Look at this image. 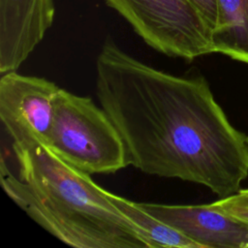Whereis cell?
<instances>
[{
    "label": "cell",
    "mask_w": 248,
    "mask_h": 248,
    "mask_svg": "<svg viewBox=\"0 0 248 248\" xmlns=\"http://www.w3.org/2000/svg\"><path fill=\"white\" fill-rule=\"evenodd\" d=\"M202 248H248V223L209 204L169 205L137 202Z\"/></svg>",
    "instance_id": "obj_6"
},
{
    "label": "cell",
    "mask_w": 248,
    "mask_h": 248,
    "mask_svg": "<svg viewBox=\"0 0 248 248\" xmlns=\"http://www.w3.org/2000/svg\"><path fill=\"white\" fill-rule=\"evenodd\" d=\"M210 204L212 206L222 210L223 212H225L227 214H230L237 219H240V220L248 223V206L232 203V202H228L225 198H223L217 202H214Z\"/></svg>",
    "instance_id": "obj_10"
},
{
    "label": "cell",
    "mask_w": 248,
    "mask_h": 248,
    "mask_svg": "<svg viewBox=\"0 0 248 248\" xmlns=\"http://www.w3.org/2000/svg\"><path fill=\"white\" fill-rule=\"evenodd\" d=\"M152 48L188 61L214 52L213 30L192 0H106Z\"/></svg>",
    "instance_id": "obj_4"
},
{
    "label": "cell",
    "mask_w": 248,
    "mask_h": 248,
    "mask_svg": "<svg viewBox=\"0 0 248 248\" xmlns=\"http://www.w3.org/2000/svg\"><path fill=\"white\" fill-rule=\"evenodd\" d=\"M225 199L232 203L248 206V189L238 190V192H236L234 195H232Z\"/></svg>",
    "instance_id": "obj_12"
},
{
    "label": "cell",
    "mask_w": 248,
    "mask_h": 248,
    "mask_svg": "<svg viewBox=\"0 0 248 248\" xmlns=\"http://www.w3.org/2000/svg\"><path fill=\"white\" fill-rule=\"evenodd\" d=\"M214 52L248 64V0H217Z\"/></svg>",
    "instance_id": "obj_8"
},
{
    "label": "cell",
    "mask_w": 248,
    "mask_h": 248,
    "mask_svg": "<svg viewBox=\"0 0 248 248\" xmlns=\"http://www.w3.org/2000/svg\"><path fill=\"white\" fill-rule=\"evenodd\" d=\"M108 196L124 214L146 232L153 248H202L196 241L140 208L137 202L110 192H108Z\"/></svg>",
    "instance_id": "obj_9"
},
{
    "label": "cell",
    "mask_w": 248,
    "mask_h": 248,
    "mask_svg": "<svg viewBox=\"0 0 248 248\" xmlns=\"http://www.w3.org/2000/svg\"><path fill=\"white\" fill-rule=\"evenodd\" d=\"M60 88L46 78L10 71L0 79V118L13 140L26 136L46 141Z\"/></svg>",
    "instance_id": "obj_5"
},
{
    "label": "cell",
    "mask_w": 248,
    "mask_h": 248,
    "mask_svg": "<svg viewBox=\"0 0 248 248\" xmlns=\"http://www.w3.org/2000/svg\"><path fill=\"white\" fill-rule=\"evenodd\" d=\"M45 142L67 164L89 175L113 173L129 165L122 138L103 108L62 88Z\"/></svg>",
    "instance_id": "obj_3"
},
{
    "label": "cell",
    "mask_w": 248,
    "mask_h": 248,
    "mask_svg": "<svg viewBox=\"0 0 248 248\" xmlns=\"http://www.w3.org/2000/svg\"><path fill=\"white\" fill-rule=\"evenodd\" d=\"M96 90L129 165L202 184L221 199L238 192L248 175V137L230 123L203 77L157 70L108 39L96 60Z\"/></svg>",
    "instance_id": "obj_1"
},
{
    "label": "cell",
    "mask_w": 248,
    "mask_h": 248,
    "mask_svg": "<svg viewBox=\"0 0 248 248\" xmlns=\"http://www.w3.org/2000/svg\"><path fill=\"white\" fill-rule=\"evenodd\" d=\"M204 18L207 20L212 30L217 22V0H192Z\"/></svg>",
    "instance_id": "obj_11"
},
{
    "label": "cell",
    "mask_w": 248,
    "mask_h": 248,
    "mask_svg": "<svg viewBox=\"0 0 248 248\" xmlns=\"http://www.w3.org/2000/svg\"><path fill=\"white\" fill-rule=\"evenodd\" d=\"M55 16L53 0H0V72L16 71L44 39Z\"/></svg>",
    "instance_id": "obj_7"
},
{
    "label": "cell",
    "mask_w": 248,
    "mask_h": 248,
    "mask_svg": "<svg viewBox=\"0 0 248 248\" xmlns=\"http://www.w3.org/2000/svg\"><path fill=\"white\" fill-rule=\"evenodd\" d=\"M16 177L1 159V184L34 221L78 248H153L146 232L124 214L89 174L59 158L41 139L13 140Z\"/></svg>",
    "instance_id": "obj_2"
}]
</instances>
